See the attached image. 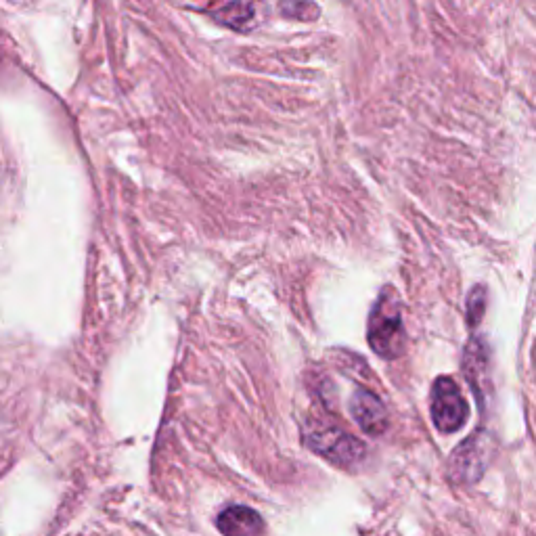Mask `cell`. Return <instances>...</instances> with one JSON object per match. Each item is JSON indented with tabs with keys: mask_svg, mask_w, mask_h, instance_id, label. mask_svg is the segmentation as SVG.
<instances>
[{
	"mask_svg": "<svg viewBox=\"0 0 536 536\" xmlns=\"http://www.w3.org/2000/svg\"><path fill=\"white\" fill-rule=\"evenodd\" d=\"M367 340L373 352L382 359H398L405 352L407 335L402 323L400 298L392 287H384L379 294L367 325Z\"/></svg>",
	"mask_w": 536,
	"mask_h": 536,
	"instance_id": "1",
	"label": "cell"
},
{
	"mask_svg": "<svg viewBox=\"0 0 536 536\" xmlns=\"http://www.w3.org/2000/svg\"><path fill=\"white\" fill-rule=\"evenodd\" d=\"M306 440L317 455L342 467H352L365 459V444L333 423L312 421L306 430Z\"/></svg>",
	"mask_w": 536,
	"mask_h": 536,
	"instance_id": "2",
	"label": "cell"
},
{
	"mask_svg": "<svg viewBox=\"0 0 536 536\" xmlns=\"http://www.w3.org/2000/svg\"><path fill=\"white\" fill-rule=\"evenodd\" d=\"M430 400H432L430 411L438 432L455 434L465 426L469 417V407L459 386L455 384V379L438 377L432 386Z\"/></svg>",
	"mask_w": 536,
	"mask_h": 536,
	"instance_id": "3",
	"label": "cell"
},
{
	"mask_svg": "<svg viewBox=\"0 0 536 536\" xmlns=\"http://www.w3.org/2000/svg\"><path fill=\"white\" fill-rule=\"evenodd\" d=\"M352 415L359 423L361 430L371 436H382L388 428V413L373 392L369 390H356L352 398Z\"/></svg>",
	"mask_w": 536,
	"mask_h": 536,
	"instance_id": "4",
	"label": "cell"
},
{
	"mask_svg": "<svg viewBox=\"0 0 536 536\" xmlns=\"http://www.w3.org/2000/svg\"><path fill=\"white\" fill-rule=\"evenodd\" d=\"M463 367H465V377L469 386L474 388L480 400H484L486 390L490 388V373H488V348L480 338L467 344Z\"/></svg>",
	"mask_w": 536,
	"mask_h": 536,
	"instance_id": "5",
	"label": "cell"
},
{
	"mask_svg": "<svg viewBox=\"0 0 536 536\" xmlns=\"http://www.w3.org/2000/svg\"><path fill=\"white\" fill-rule=\"evenodd\" d=\"M216 528L222 534L254 536V534L264 532V522L254 509L243 507V505H233V507H227L222 513H218Z\"/></svg>",
	"mask_w": 536,
	"mask_h": 536,
	"instance_id": "6",
	"label": "cell"
},
{
	"mask_svg": "<svg viewBox=\"0 0 536 536\" xmlns=\"http://www.w3.org/2000/svg\"><path fill=\"white\" fill-rule=\"evenodd\" d=\"M258 15V0H231L229 5L216 13V19L222 26L233 30H245L254 24Z\"/></svg>",
	"mask_w": 536,
	"mask_h": 536,
	"instance_id": "7",
	"label": "cell"
},
{
	"mask_svg": "<svg viewBox=\"0 0 536 536\" xmlns=\"http://www.w3.org/2000/svg\"><path fill=\"white\" fill-rule=\"evenodd\" d=\"M281 13L292 19H315L319 9L308 0H281Z\"/></svg>",
	"mask_w": 536,
	"mask_h": 536,
	"instance_id": "8",
	"label": "cell"
},
{
	"mask_svg": "<svg viewBox=\"0 0 536 536\" xmlns=\"http://www.w3.org/2000/svg\"><path fill=\"white\" fill-rule=\"evenodd\" d=\"M486 310V292L484 287H476L467 298V323L478 325Z\"/></svg>",
	"mask_w": 536,
	"mask_h": 536,
	"instance_id": "9",
	"label": "cell"
}]
</instances>
